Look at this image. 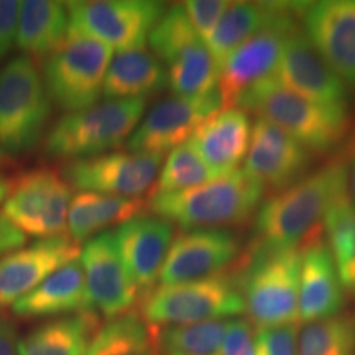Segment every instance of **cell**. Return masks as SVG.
Segmentation results:
<instances>
[{
	"label": "cell",
	"mask_w": 355,
	"mask_h": 355,
	"mask_svg": "<svg viewBox=\"0 0 355 355\" xmlns=\"http://www.w3.org/2000/svg\"><path fill=\"white\" fill-rule=\"evenodd\" d=\"M349 163L344 157L308 173L290 188L278 191L260 204L254 230L259 243L270 248H298L337 199L347 193Z\"/></svg>",
	"instance_id": "6da1fadb"
},
{
	"label": "cell",
	"mask_w": 355,
	"mask_h": 355,
	"mask_svg": "<svg viewBox=\"0 0 355 355\" xmlns=\"http://www.w3.org/2000/svg\"><path fill=\"white\" fill-rule=\"evenodd\" d=\"M265 189L243 170H235L198 188L181 193H157L150 198L153 216L183 230L230 229L255 217Z\"/></svg>",
	"instance_id": "7a4b0ae2"
},
{
	"label": "cell",
	"mask_w": 355,
	"mask_h": 355,
	"mask_svg": "<svg viewBox=\"0 0 355 355\" xmlns=\"http://www.w3.org/2000/svg\"><path fill=\"white\" fill-rule=\"evenodd\" d=\"M235 107L285 130L311 153H329L350 132L349 107L324 105L283 86L273 76L248 89Z\"/></svg>",
	"instance_id": "3957f363"
},
{
	"label": "cell",
	"mask_w": 355,
	"mask_h": 355,
	"mask_svg": "<svg viewBox=\"0 0 355 355\" xmlns=\"http://www.w3.org/2000/svg\"><path fill=\"white\" fill-rule=\"evenodd\" d=\"M300 248H270L259 243L243 260L234 278L257 329L300 322Z\"/></svg>",
	"instance_id": "277c9868"
},
{
	"label": "cell",
	"mask_w": 355,
	"mask_h": 355,
	"mask_svg": "<svg viewBox=\"0 0 355 355\" xmlns=\"http://www.w3.org/2000/svg\"><path fill=\"white\" fill-rule=\"evenodd\" d=\"M145 109L144 99H105L89 109L66 114L48 132L44 153L71 162L112 152L128 141Z\"/></svg>",
	"instance_id": "5b68a950"
},
{
	"label": "cell",
	"mask_w": 355,
	"mask_h": 355,
	"mask_svg": "<svg viewBox=\"0 0 355 355\" xmlns=\"http://www.w3.org/2000/svg\"><path fill=\"white\" fill-rule=\"evenodd\" d=\"M51 101L38 66L30 56L12 58L0 69V146L6 153H25L43 139Z\"/></svg>",
	"instance_id": "8992f818"
},
{
	"label": "cell",
	"mask_w": 355,
	"mask_h": 355,
	"mask_svg": "<svg viewBox=\"0 0 355 355\" xmlns=\"http://www.w3.org/2000/svg\"><path fill=\"white\" fill-rule=\"evenodd\" d=\"M245 313L234 277L214 275L196 282L159 285L141 296L140 314L150 326H188Z\"/></svg>",
	"instance_id": "52a82bcc"
},
{
	"label": "cell",
	"mask_w": 355,
	"mask_h": 355,
	"mask_svg": "<svg viewBox=\"0 0 355 355\" xmlns=\"http://www.w3.org/2000/svg\"><path fill=\"white\" fill-rule=\"evenodd\" d=\"M112 53L109 44L94 38L68 35L43 66L42 76L50 101L68 114L96 105L104 94Z\"/></svg>",
	"instance_id": "ba28073f"
},
{
	"label": "cell",
	"mask_w": 355,
	"mask_h": 355,
	"mask_svg": "<svg viewBox=\"0 0 355 355\" xmlns=\"http://www.w3.org/2000/svg\"><path fill=\"white\" fill-rule=\"evenodd\" d=\"M68 35H83L119 53L145 48L150 32L166 10L155 0H83L66 3Z\"/></svg>",
	"instance_id": "9c48e42d"
},
{
	"label": "cell",
	"mask_w": 355,
	"mask_h": 355,
	"mask_svg": "<svg viewBox=\"0 0 355 355\" xmlns=\"http://www.w3.org/2000/svg\"><path fill=\"white\" fill-rule=\"evenodd\" d=\"M71 199V186L63 175L51 168H35L12 181L0 214L25 235L55 237L66 227Z\"/></svg>",
	"instance_id": "30bf717a"
},
{
	"label": "cell",
	"mask_w": 355,
	"mask_h": 355,
	"mask_svg": "<svg viewBox=\"0 0 355 355\" xmlns=\"http://www.w3.org/2000/svg\"><path fill=\"white\" fill-rule=\"evenodd\" d=\"M165 155L109 152L94 158L71 159L61 168L66 183L81 193L140 198L157 183Z\"/></svg>",
	"instance_id": "8fae6325"
},
{
	"label": "cell",
	"mask_w": 355,
	"mask_h": 355,
	"mask_svg": "<svg viewBox=\"0 0 355 355\" xmlns=\"http://www.w3.org/2000/svg\"><path fill=\"white\" fill-rule=\"evenodd\" d=\"M303 8L304 6H295L293 10L279 17L272 25L265 26L225 58L224 63L220 64L219 84H217L222 109L235 107L248 89L273 76L285 42L298 28L296 13L301 15Z\"/></svg>",
	"instance_id": "7c38bea8"
},
{
	"label": "cell",
	"mask_w": 355,
	"mask_h": 355,
	"mask_svg": "<svg viewBox=\"0 0 355 355\" xmlns=\"http://www.w3.org/2000/svg\"><path fill=\"white\" fill-rule=\"evenodd\" d=\"M222 110L219 91L196 97L173 96L159 101L127 141L130 152L165 155L188 141L193 133Z\"/></svg>",
	"instance_id": "4fadbf2b"
},
{
	"label": "cell",
	"mask_w": 355,
	"mask_h": 355,
	"mask_svg": "<svg viewBox=\"0 0 355 355\" xmlns=\"http://www.w3.org/2000/svg\"><path fill=\"white\" fill-rule=\"evenodd\" d=\"M79 263L84 270L89 301L94 313L114 319L130 313L140 291L119 254L115 232L105 230L89 239L81 248Z\"/></svg>",
	"instance_id": "5bb4252c"
},
{
	"label": "cell",
	"mask_w": 355,
	"mask_h": 355,
	"mask_svg": "<svg viewBox=\"0 0 355 355\" xmlns=\"http://www.w3.org/2000/svg\"><path fill=\"white\" fill-rule=\"evenodd\" d=\"M239 252L241 243L232 230H183L173 239L159 270V285H176L220 275L237 260Z\"/></svg>",
	"instance_id": "9a60e30c"
},
{
	"label": "cell",
	"mask_w": 355,
	"mask_h": 355,
	"mask_svg": "<svg viewBox=\"0 0 355 355\" xmlns=\"http://www.w3.org/2000/svg\"><path fill=\"white\" fill-rule=\"evenodd\" d=\"M313 153L308 152L285 130L265 119H257L252 127L250 148L243 171L263 189L275 193L290 188L308 175Z\"/></svg>",
	"instance_id": "2e32d148"
},
{
	"label": "cell",
	"mask_w": 355,
	"mask_h": 355,
	"mask_svg": "<svg viewBox=\"0 0 355 355\" xmlns=\"http://www.w3.org/2000/svg\"><path fill=\"white\" fill-rule=\"evenodd\" d=\"M300 19L314 50L347 86H355V0L311 3Z\"/></svg>",
	"instance_id": "e0dca14e"
},
{
	"label": "cell",
	"mask_w": 355,
	"mask_h": 355,
	"mask_svg": "<svg viewBox=\"0 0 355 355\" xmlns=\"http://www.w3.org/2000/svg\"><path fill=\"white\" fill-rule=\"evenodd\" d=\"M81 247L69 235L38 239L0 259V309L13 306L40 283L69 261L78 260Z\"/></svg>",
	"instance_id": "ac0fdd59"
},
{
	"label": "cell",
	"mask_w": 355,
	"mask_h": 355,
	"mask_svg": "<svg viewBox=\"0 0 355 355\" xmlns=\"http://www.w3.org/2000/svg\"><path fill=\"white\" fill-rule=\"evenodd\" d=\"M273 78L283 86L324 105H349V87L296 28L283 46Z\"/></svg>",
	"instance_id": "d6986e66"
},
{
	"label": "cell",
	"mask_w": 355,
	"mask_h": 355,
	"mask_svg": "<svg viewBox=\"0 0 355 355\" xmlns=\"http://www.w3.org/2000/svg\"><path fill=\"white\" fill-rule=\"evenodd\" d=\"M175 239V225L153 214H139L115 229V242L140 295L153 290Z\"/></svg>",
	"instance_id": "ffe728a7"
},
{
	"label": "cell",
	"mask_w": 355,
	"mask_h": 355,
	"mask_svg": "<svg viewBox=\"0 0 355 355\" xmlns=\"http://www.w3.org/2000/svg\"><path fill=\"white\" fill-rule=\"evenodd\" d=\"M343 306L344 286L329 245L322 239L311 237L301 248L300 322L308 324L337 316Z\"/></svg>",
	"instance_id": "44dd1931"
},
{
	"label": "cell",
	"mask_w": 355,
	"mask_h": 355,
	"mask_svg": "<svg viewBox=\"0 0 355 355\" xmlns=\"http://www.w3.org/2000/svg\"><path fill=\"white\" fill-rule=\"evenodd\" d=\"M252 127L245 110L222 109L204 122L188 141L207 165L227 175L245 159L250 148Z\"/></svg>",
	"instance_id": "7402d4cb"
},
{
	"label": "cell",
	"mask_w": 355,
	"mask_h": 355,
	"mask_svg": "<svg viewBox=\"0 0 355 355\" xmlns=\"http://www.w3.org/2000/svg\"><path fill=\"white\" fill-rule=\"evenodd\" d=\"M19 318H46L63 313L92 311L86 277L79 260H73L12 306ZM97 314V313H96Z\"/></svg>",
	"instance_id": "603a6c76"
},
{
	"label": "cell",
	"mask_w": 355,
	"mask_h": 355,
	"mask_svg": "<svg viewBox=\"0 0 355 355\" xmlns=\"http://www.w3.org/2000/svg\"><path fill=\"white\" fill-rule=\"evenodd\" d=\"M166 86V69L162 61L146 48H137L112 58L102 96L105 99L146 101Z\"/></svg>",
	"instance_id": "cb8c5ba5"
},
{
	"label": "cell",
	"mask_w": 355,
	"mask_h": 355,
	"mask_svg": "<svg viewBox=\"0 0 355 355\" xmlns=\"http://www.w3.org/2000/svg\"><path fill=\"white\" fill-rule=\"evenodd\" d=\"M69 17L63 2L26 0L20 2L17 48L25 56L48 58L68 38Z\"/></svg>",
	"instance_id": "d4e9b609"
},
{
	"label": "cell",
	"mask_w": 355,
	"mask_h": 355,
	"mask_svg": "<svg viewBox=\"0 0 355 355\" xmlns=\"http://www.w3.org/2000/svg\"><path fill=\"white\" fill-rule=\"evenodd\" d=\"M99 327L94 311L53 319L21 337L17 344V355H86Z\"/></svg>",
	"instance_id": "484cf974"
},
{
	"label": "cell",
	"mask_w": 355,
	"mask_h": 355,
	"mask_svg": "<svg viewBox=\"0 0 355 355\" xmlns=\"http://www.w3.org/2000/svg\"><path fill=\"white\" fill-rule=\"evenodd\" d=\"M293 8H295L293 3L229 2L214 33L206 43L211 55L219 64V69L225 58L235 48L241 46L243 42L254 37L265 26L272 25Z\"/></svg>",
	"instance_id": "4316f807"
},
{
	"label": "cell",
	"mask_w": 355,
	"mask_h": 355,
	"mask_svg": "<svg viewBox=\"0 0 355 355\" xmlns=\"http://www.w3.org/2000/svg\"><path fill=\"white\" fill-rule=\"evenodd\" d=\"M146 206L141 198L107 196L97 193H78L71 199L68 211V235L76 243L96 237L114 224H123L141 214Z\"/></svg>",
	"instance_id": "83f0119b"
},
{
	"label": "cell",
	"mask_w": 355,
	"mask_h": 355,
	"mask_svg": "<svg viewBox=\"0 0 355 355\" xmlns=\"http://www.w3.org/2000/svg\"><path fill=\"white\" fill-rule=\"evenodd\" d=\"M86 355H162L157 327L133 311L109 319L92 336Z\"/></svg>",
	"instance_id": "f1b7e54d"
},
{
	"label": "cell",
	"mask_w": 355,
	"mask_h": 355,
	"mask_svg": "<svg viewBox=\"0 0 355 355\" xmlns=\"http://www.w3.org/2000/svg\"><path fill=\"white\" fill-rule=\"evenodd\" d=\"M219 64L204 42L194 43L168 64V87L175 96L196 97L216 91Z\"/></svg>",
	"instance_id": "f546056e"
},
{
	"label": "cell",
	"mask_w": 355,
	"mask_h": 355,
	"mask_svg": "<svg viewBox=\"0 0 355 355\" xmlns=\"http://www.w3.org/2000/svg\"><path fill=\"white\" fill-rule=\"evenodd\" d=\"M324 227L340 283L350 295H355V206L349 191L332 204L324 217Z\"/></svg>",
	"instance_id": "4dcf8cb0"
},
{
	"label": "cell",
	"mask_w": 355,
	"mask_h": 355,
	"mask_svg": "<svg viewBox=\"0 0 355 355\" xmlns=\"http://www.w3.org/2000/svg\"><path fill=\"white\" fill-rule=\"evenodd\" d=\"M229 321H206L157 329L162 355H219Z\"/></svg>",
	"instance_id": "1f68e13d"
},
{
	"label": "cell",
	"mask_w": 355,
	"mask_h": 355,
	"mask_svg": "<svg viewBox=\"0 0 355 355\" xmlns=\"http://www.w3.org/2000/svg\"><path fill=\"white\" fill-rule=\"evenodd\" d=\"M229 175V173H227ZM224 176L216 171L201 158L189 141L173 148L163 163L153 194L157 193H181L198 186H202L217 178Z\"/></svg>",
	"instance_id": "d6a6232c"
},
{
	"label": "cell",
	"mask_w": 355,
	"mask_h": 355,
	"mask_svg": "<svg viewBox=\"0 0 355 355\" xmlns=\"http://www.w3.org/2000/svg\"><path fill=\"white\" fill-rule=\"evenodd\" d=\"M298 355H355V319L337 314L308 322L300 332Z\"/></svg>",
	"instance_id": "836d02e7"
},
{
	"label": "cell",
	"mask_w": 355,
	"mask_h": 355,
	"mask_svg": "<svg viewBox=\"0 0 355 355\" xmlns=\"http://www.w3.org/2000/svg\"><path fill=\"white\" fill-rule=\"evenodd\" d=\"M198 42L202 40L191 25L183 3L168 7L148 37L150 51L163 64H171L181 53Z\"/></svg>",
	"instance_id": "e575fe53"
},
{
	"label": "cell",
	"mask_w": 355,
	"mask_h": 355,
	"mask_svg": "<svg viewBox=\"0 0 355 355\" xmlns=\"http://www.w3.org/2000/svg\"><path fill=\"white\" fill-rule=\"evenodd\" d=\"M300 322L257 329L261 355H298Z\"/></svg>",
	"instance_id": "d590c367"
},
{
	"label": "cell",
	"mask_w": 355,
	"mask_h": 355,
	"mask_svg": "<svg viewBox=\"0 0 355 355\" xmlns=\"http://www.w3.org/2000/svg\"><path fill=\"white\" fill-rule=\"evenodd\" d=\"M227 6L225 0H189L183 3L191 25L204 43L209 42Z\"/></svg>",
	"instance_id": "8d00e7d4"
},
{
	"label": "cell",
	"mask_w": 355,
	"mask_h": 355,
	"mask_svg": "<svg viewBox=\"0 0 355 355\" xmlns=\"http://www.w3.org/2000/svg\"><path fill=\"white\" fill-rule=\"evenodd\" d=\"M219 355H261L254 324L247 319L229 321Z\"/></svg>",
	"instance_id": "74e56055"
},
{
	"label": "cell",
	"mask_w": 355,
	"mask_h": 355,
	"mask_svg": "<svg viewBox=\"0 0 355 355\" xmlns=\"http://www.w3.org/2000/svg\"><path fill=\"white\" fill-rule=\"evenodd\" d=\"M19 13L20 2L0 0V61H3L8 56L17 40Z\"/></svg>",
	"instance_id": "f35d334b"
},
{
	"label": "cell",
	"mask_w": 355,
	"mask_h": 355,
	"mask_svg": "<svg viewBox=\"0 0 355 355\" xmlns=\"http://www.w3.org/2000/svg\"><path fill=\"white\" fill-rule=\"evenodd\" d=\"M26 235L0 214V259L25 245Z\"/></svg>",
	"instance_id": "ab89813d"
},
{
	"label": "cell",
	"mask_w": 355,
	"mask_h": 355,
	"mask_svg": "<svg viewBox=\"0 0 355 355\" xmlns=\"http://www.w3.org/2000/svg\"><path fill=\"white\" fill-rule=\"evenodd\" d=\"M17 329L10 319L0 316V355H17Z\"/></svg>",
	"instance_id": "60d3db41"
},
{
	"label": "cell",
	"mask_w": 355,
	"mask_h": 355,
	"mask_svg": "<svg viewBox=\"0 0 355 355\" xmlns=\"http://www.w3.org/2000/svg\"><path fill=\"white\" fill-rule=\"evenodd\" d=\"M350 152L354 153L352 162L349 165V173H347V191H349V198L352 204L355 206V140L350 145Z\"/></svg>",
	"instance_id": "b9f144b4"
},
{
	"label": "cell",
	"mask_w": 355,
	"mask_h": 355,
	"mask_svg": "<svg viewBox=\"0 0 355 355\" xmlns=\"http://www.w3.org/2000/svg\"><path fill=\"white\" fill-rule=\"evenodd\" d=\"M8 191H10V181L3 175H0V204H3L7 199Z\"/></svg>",
	"instance_id": "7bdbcfd3"
},
{
	"label": "cell",
	"mask_w": 355,
	"mask_h": 355,
	"mask_svg": "<svg viewBox=\"0 0 355 355\" xmlns=\"http://www.w3.org/2000/svg\"><path fill=\"white\" fill-rule=\"evenodd\" d=\"M7 153H6V150L2 148V146H0V165H3V163L7 162Z\"/></svg>",
	"instance_id": "ee69618b"
}]
</instances>
